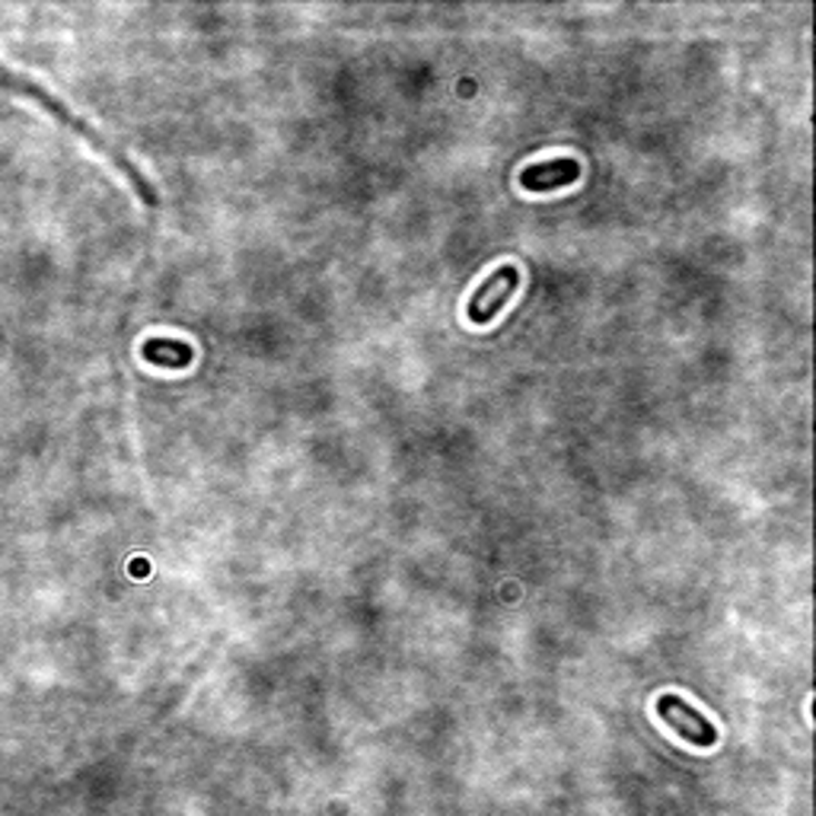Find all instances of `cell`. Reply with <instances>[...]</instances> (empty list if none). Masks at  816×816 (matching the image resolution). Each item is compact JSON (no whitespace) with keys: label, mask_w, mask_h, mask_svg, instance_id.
<instances>
[{"label":"cell","mask_w":816,"mask_h":816,"mask_svg":"<svg viewBox=\"0 0 816 816\" xmlns=\"http://www.w3.org/2000/svg\"><path fill=\"white\" fill-rule=\"evenodd\" d=\"M0 90H7V93H13V96H26V100H32L42 112H49V115H54L61 125L68 128V131H74L76 137H83L90 147L96 153H102L122 176L128 178V185L134 188V195L141 198V204L144 207H160V195H156V188H153V182L131 160H128L125 153L119 151L109 137H102L100 131L96 128L90 125V122H83L76 112H71L64 102L58 100V96H51L49 90L42 86V83H35L32 76H23V74H13L10 68H3L0 64Z\"/></svg>","instance_id":"obj_1"},{"label":"cell","mask_w":816,"mask_h":816,"mask_svg":"<svg viewBox=\"0 0 816 816\" xmlns=\"http://www.w3.org/2000/svg\"><path fill=\"white\" fill-rule=\"evenodd\" d=\"M657 714H661L663 724H670V727L686 740V743H692V746L708 749V746L717 743V727H714L705 714L695 712L686 698L676 695V692H666V695L657 698Z\"/></svg>","instance_id":"obj_2"},{"label":"cell","mask_w":816,"mask_h":816,"mask_svg":"<svg viewBox=\"0 0 816 816\" xmlns=\"http://www.w3.org/2000/svg\"><path fill=\"white\" fill-rule=\"evenodd\" d=\"M517 287H520V272H517L513 265H501L498 272H491V275L479 284V290L472 294V300H469V309H466L469 323L488 326V323L508 306L510 297L517 294Z\"/></svg>","instance_id":"obj_3"},{"label":"cell","mask_w":816,"mask_h":816,"mask_svg":"<svg viewBox=\"0 0 816 816\" xmlns=\"http://www.w3.org/2000/svg\"><path fill=\"white\" fill-rule=\"evenodd\" d=\"M581 178V163L571 160V156H555V160H545V163H533L520 173V185L527 192H555L564 188L571 182Z\"/></svg>","instance_id":"obj_4"},{"label":"cell","mask_w":816,"mask_h":816,"mask_svg":"<svg viewBox=\"0 0 816 816\" xmlns=\"http://www.w3.org/2000/svg\"><path fill=\"white\" fill-rule=\"evenodd\" d=\"M141 357L163 370H185L195 360V348L178 338H147L141 345Z\"/></svg>","instance_id":"obj_5"}]
</instances>
